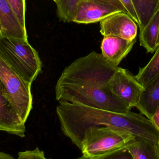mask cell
Wrapping results in <instances>:
<instances>
[{
    "label": "cell",
    "mask_w": 159,
    "mask_h": 159,
    "mask_svg": "<svg viewBox=\"0 0 159 159\" xmlns=\"http://www.w3.org/2000/svg\"><path fill=\"white\" fill-rule=\"evenodd\" d=\"M8 1L21 26L26 30L25 24L26 0H8Z\"/></svg>",
    "instance_id": "ac0fdd59"
},
{
    "label": "cell",
    "mask_w": 159,
    "mask_h": 159,
    "mask_svg": "<svg viewBox=\"0 0 159 159\" xmlns=\"http://www.w3.org/2000/svg\"><path fill=\"white\" fill-rule=\"evenodd\" d=\"M0 80L21 120L26 123L33 108L31 83L21 77L1 56Z\"/></svg>",
    "instance_id": "5b68a950"
},
{
    "label": "cell",
    "mask_w": 159,
    "mask_h": 159,
    "mask_svg": "<svg viewBox=\"0 0 159 159\" xmlns=\"http://www.w3.org/2000/svg\"><path fill=\"white\" fill-rule=\"evenodd\" d=\"M120 9L108 3L99 0H80L73 22L90 24L101 21Z\"/></svg>",
    "instance_id": "9c48e42d"
},
{
    "label": "cell",
    "mask_w": 159,
    "mask_h": 159,
    "mask_svg": "<svg viewBox=\"0 0 159 159\" xmlns=\"http://www.w3.org/2000/svg\"><path fill=\"white\" fill-rule=\"evenodd\" d=\"M13 156L9 154L0 152V159H14Z\"/></svg>",
    "instance_id": "603a6c76"
},
{
    "label": "cell",
    "mask_w": 159,
    "mask_h": 159,
    "mask_svg": "<svg viewBox=\"0 0 159 159\" xmlns=\"http://www.w3.org/2000/svg\"><path fill=\"white\" fill-rule=\"evenodd\" d=\"M99 1L106 2L112 5L115 6V7L120 9L122 12H125L128 14L127 10L119 0H99Z\"/></svg>",
    "instance_id": "44dd1931"
},
{
    "label": "cell",
    "mask_w": 159,
    "mask_h": 159,
    "mask_svg": "<svg viewBox=\"0 0 159 159\" xmlns=\"http://www.w3.org/2000/svg\"><path fill=\"white\" fill-rule=\"evenodd\" d=\"M155 51L149 62L144 67L140 68L139 72L135 76L144 87L159 74V46Z\"/></svg>",
    "instance_id": "2e32d148"
},
{
    "label": "cell",
    "mask_w": 159,
    "mask_h": 159,
    "mask_svg": "<svg viewBox=\"0 0 159 159\" xmlns=\"http://www.w3.org/2000/svg\"><path fill=\"white\" fill-rule=\"evenodd\" d=\"M1 29H2V26H1V21H0V31H1Z\"/></svg>",
    "instance_id": "484cf974"
},
{
    "label": "cell",
    "mask_w": 159,
    "mask_h": 159,
    "mask_svg": "<svg viewBox=\"0 0 159 159\" xmlns=\"http://www.w3.org/2000/svg\"><path fill=\"white\" fill-rule=\"evenodd\" d=\"M100 32L104 36H116L128 40L136 38L137 24L125 12L114 13L100 21Z\"/></svg>",
    "instance_id": "52a82bcc"
},
{
    "label": "cell",
    "mask_w": 159,
    "mask_h": 159,
    "mask_svg": "<svg viewBox=\"0 0 159 159\" xmlns=\"http://www.w3.org/2000/svg\"><path fill=\"white\" fill-rule=\"evenodd\" d=\"M134 138L130 133L115 127H89L80 140L78 147L82 154L80 158H108L127 151L126 146Z\"/></svg>",
    "instance_id": "3957f363"
},
{
    "label": "cell",
    "mask_w": 159,
    "mask_h": 159,
    "mask_svg": "<svg viewBox=\"0 0 159 159\" xmlns=\"http://www.w3.org/2000/svg\"><path fill=\"white\" fill-rule=\"evenodd\" d=\"M159 105V74L144 87L135 107L151 120Z\"/></svg>",
    "instance_id": "7c38bea8"
},
{
    "label": "cell",
    "mask_w": 159,
    "mask_h": 159,
    "mask_svg": "<svg viewBox=\"0 0 159 159\" xmlns=\"http://www.w3.org/2000/svg\"><path fill=\"white\" fill-rule=\"evenodd\" d=\"M159 32V8L145 27L140 31V45L148 53H154L157 49V41Z\"/></svg>",
    "instance_id": "5bb4252c"
},
{
    "label": "cell",
    "mask_w": 159,
    "mask_h": 159,
    "mask_svg": "<svg viewBox=\"0 0 159 159\" xmlns=\"http://www.w3.org/2000/svg\"><path fill=\"white\" fill-rule=\"evenodd\" d=\"M138 20L140 31L147 25L159 7V0H132Z\"/></svg>",
    "instance_id": "9a60e30c"
},
{
    "label": "cell",
    "mask_w": 159,
    "mask_h": 159,
    "mask_svg": "<svg viewBox=\"0 0 159 159\" xmlns=\"http://www.w3.org/2000/svg\"><path fill=\"white\" fill-rule=\"evenodd\" d=\"M136 42V38L130 41L112 35L104 36L101 44L102 55L109 62L118 66Z\"/></svg>",
    "instance_id": "30bf717a"
},
{
    "label": "cell",
    "mask_w": 159,
    "mask_h": 159,
    "mask_svg": "<svg viewBox=\"0 0 159 159\" xmlns=\"http://www.w3.org/2000/svg\"><path fill=\"white\" fill-rule=\"evenodd\" d=\"M19 159H45V154L43 150L36 147L33 150H27L18 153Z\"/></svg>",
    "instance_id": "d6986e66"
},
{
    "label": "cell",
    "mask_w": 159,
    "mask_h": 159,
    "mask_svg": "<svg viewBox=\"0 0 159 159\" xmlns=\"http://www.w3.org/2000/svg\"><path fill=\"white\" fill-rule=\"evenodd\" d=\"M119 66L101 54L92 51L64 69L55 87L56 100L127 113L131 108L112 94L109 81Z\"/></svg>",
    "instance_id": "6da1fadb"
},
{
    "label": "cell",
    "mask_w": 159,
    "mask_h": 159,
    "mask_svg": "<svg viewBox=\"0 0 159 159\" xmlns=\"http://www.w3.org/2000/svg\"><path fill=\"white\" fill-rule=\"evenodd\" d=\"M126 150L134 159H159V144L144 139L134 138Z\"/></svg>",
    "instance_id": "4fadbf2b"
},
{
    "label": "cell",
    "mask_w": 159,
    "mask_h": 159,
    "mask_svg": "<svg viewBox=\"0 0 159 159\" xmlns=\"http://www.w3.org/2000/svg\"><path fill=\"white\" fill-rule=\"evenodd\" d=\"M0 131L19 137H25V123L11 102L4 86L0 80Z\"/></svg>",
    "instance_id": "ba28073f"
},
{
    "label": "cell",
    "mask_w": 159,
    "mask_h": 159,
    "mask_svg": "<svg viewBox=\"0 0 159 159\" xmlns=\"http://www.w3.org/2000/svg\"><path fill=\"white\" fill-rule=\"evenodd\" d=\"M80 0H59L57 3V13L63 22H73Z\"/></svg>",
    "instance_id": "e0dca14e"
},
{
    "label": "cell",
    "mask_w": 159,
    "mask_h": 159,
    "mask_svg": "<svg viewBox=\"0 0 159 159\" xmlns=\"http://www.w3.org/2000/svg\"><path fill=\"white\" fill-rule=\"evenodd\" d=\"M53 1H54L56 3H57L58 2L59 0H53Z\"/></svg>",
    "instance_id": "d4e9b609"
},
{
    "label": "cell",
    "mask_w": 159,
    "mask_h": 159,
    "mask_svg": "<svg viewBox=\"0 0 159 159\" xmlns=\"http://www.w3.org/2000/svg\"><path fill=\"white\" fill-rule=\"evenodd\" d=\"M0 21L2 34L28 40L27 30L21 26L8 0H0Z\"/></svg>",
    "instance_id": "8fae6325"
},
{
    "label": "cell",
    "mask_w": 159,
    "mask_h": 159,
    "mask_svg": "<svg viewBox=\"0 0 159 159\" xmlns=\"http://www.w3.org/2000/svg\"><path fill=\"white\" fill-rule=\"evenodd\" d=\"M59 102L56 112L61 131L77 147L84 131L92 126L115 127L135 138L159 144L158 129L141 114L131 111L116 113L79 104Z\"/></svg>",
    "instance_id": "7a4b0ae2"
},
{
    "label": "cell",
    "mask_w": 159,
    "mask_h": 159,
    "mask_svg": "<svg viewBox=\"0 0 159 159\" xmlns=\"http://www.w3.org/2000/svg\"><path fill=\"white\" fill-rule=\"evenodd\" d=\"M109 86L112 94L131 109L135 107L144 89L135 76L120 67L111 76Z\"/></svg>",
    "instance_id": "8992f818"
},
{
    "label": "cell",
    "mask_w": 159,
    "mask_h": 159,
    "mask_svg": "<svg viewBox=\"0 0 159 159\" xmlns=\"http://www.w3.org/2000/svg\"><path fill=\"white\" fill-rule=\"evenodd\" d=\"M151 120L159 130V105L152 116Z\"/></svg>",
    "instance_id": "7402d4cb"
},
{
    "label": "cell",
    "mask_w": 159,
    "mask_h": 159,
    "mask_svg": "<svg viewBox=\"0 0 159 159\" xmlns=\"http://www.w3.org/2000/svg\"><path fill=\"white\" fill-rule=\"evenodd\" d=\"M157 47H158V46H159V34H158V38H157Z\"/></svg>",
    "instance_id": "cb8c5ba5"
},
{
    "label": "cell",
    "mask_w": 159,
    "mask_h": 159,
    "mask_svg": "<svg viewBox=\"0 0 159 159\" xmlns=\"http://www.w3.org/2000/svg\"><path fill=\"white\" fill-rule=\"evenodd\" d=\"M0 56L29 83L32 84L42 72L39 54L28 40L0 33Z\"/></svg>",
    "instance_id": "277c9868"
},
{
    "label": "cell",
    "mask_w": 159,
    "mask_h": 159,
    "mask_svg": "<svg viewBox=\"0 0 159 159\" xmlns=\"http://www.w3.org/2000/svg\"><path fill=\"white\" fill-rule=\"evenodd\" d=\"M125 9L127 10L128 14L131 17L136 23L139 25V20L135 12L132 0H119Z\"/></svg>",
    "instance_id": "ffe728a7"
}]
</instances>
